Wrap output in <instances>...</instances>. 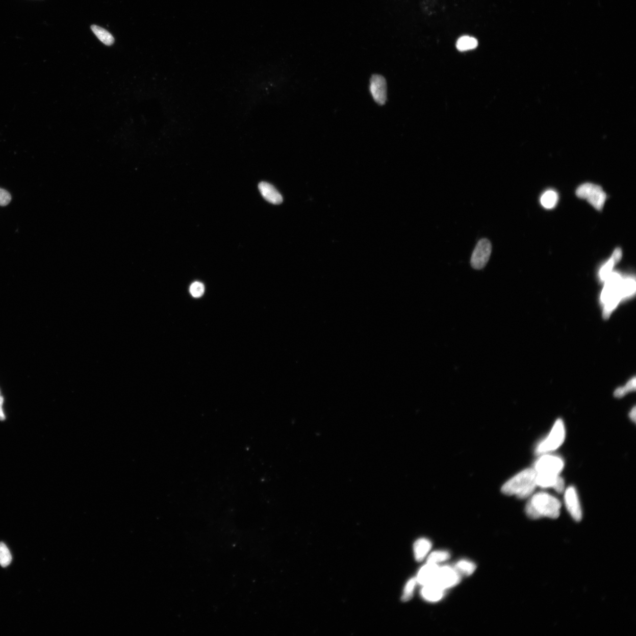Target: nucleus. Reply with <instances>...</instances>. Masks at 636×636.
<instances>
[{
	"label": "nucleus",
	"instance_id": "obj_9",
	"mask_svg": "<svg viewBox=\"0 0 636 636\" xmlns=\"http://www.w3.org/2000/svg\"><path fill=\"white\" fill-rule=\"evenodd\" d=\"M565 501L567 510L571 517L576 521H580L582 514L579 499L576 489L570 487L566 490Z\"/></svg>",
	"mask_w": 636,
	"mask_h": 636
},
{
	"label": "nucleus",
	"instance_id": "obj_3",
	"mask_svg": "<svg viewBox=\"0 0 636 636\" xmlns=\"http://www.w3.org/2000/svg\"><path fill=\"white\" fill-rule=\"evenodd\" d=\"M623 278L619 273L612 272L605 281V284L601 295V302L604 304L603 316L606 319L610 317L612 311L622 298L620 284Z\"/></svg>",
	"mask_w": 636,
	"mask_h": 636
},
{
	"label": "nucleus",
	"instance_id": "obj_23",
	"mask_svg": "<svg viewBox=\"0 0 636 636\" xmlns=\"http://www.w3.org/2000/svg\"><path fill=\"white\" fill-rule=\"evenodd\" d=\"M11 561L12 556L8 547L5 543H0V565L3 567H6L10 565Z\"/></svg>",
	"mask_w": 636,
	"mask_h": 636
},
{
	"label": "nucleus",
	"instance_id": "obj_10",
	"mask_svg": "<svg viewBox=\"0 0 636 636\" xmlns=\"http://www.w3.org/2000/svg\"><path fill=\"white\" fill-rule=\"evenodd\" d=\"M387 89L386 81L382 75H372L370 81V91L377 104L380 105L386 104L387 98Z\"/></svg>",
	"mask_w": 636,
	"mask_h": 636
},
{
	"label": "nucleus",
	"instance_id": "obj_24",
	"mask_svg": "<svg viewBox=\"0 0 636 636\" xmlns=\"http://www.w3.org/2000/svg\"><path fill=\"white\" fill-rule=\"evenodd\" d=\"M635 378L630 380L626 386L624 387L619 388L615 392V396L616 397L620 398L625 395L628 392L635 391Z\"/></svg>",
	"mask_w": 636,
	"mask_h": 636
},
{
	"label": "nucleus",
	"instance_id": "obj_17",
	"mask_svg": "<svg viewBox=\"0 0 636 636\" xmlns=\"http://www.w3.org/2000/svg\"><path fill=\"white\" fill-rule=\"evenodd\" d=\"M456 46L460 52L471 50L478 46V41L474 37L463 36L457 41Z\"/></svg>",
	"mask_w": 636,
	"mask_h": 636
},
{
	"label": "nucleus",
	"instance_id": "obj_6",
	"mask_svg": "<svg viewBox=\"0 0 636 636\" xmlns=\"http://www.w3.org/2000/svg\"><path fill=\"white\" fill-rule=\"evenodd\" d=\"M564 465V462L559 457L546 454L536 463L534 469L538 475H558Z\"/></svg>",
	"mask_w": 636,
	"mask_h": 636
},
{
	"label": "nucleus",
	"instance_id": "obj_27",
	"mask_svg": "<svg viewBox=\"0 0 636 636\" xmlns=\"http://www.w3.org/2000/svg\"><path fill=\"white\" fill-rule=\"evenodd\" d=\"M3 401V398L0 396V420H4L5 419V415H4L2 409Z\"/></svg>",
	"mask_w": 636,
	"mask_h": 636
},
{
	"label": "nucleus",
	"instance_id": "obj_7",
	"mask_svg": "<svg viewBox=\"0 0 636 636\" xmlns=\"http://www.w3.org/2000/svg\"><path fill=\"white\" fill-rule=\"evenodd\" d=\"M492 246L489 239L479 240L472 254L471 265L475 269H483L488 263L491 256Z\"/></svg>",
	"mask_w": 636,
	"mask_h": 636
},
{
	"label": "nucleus",
	"instance_id": "obj_5",
	"mask_svg": "<svg viewBox=\"0 0 636 636\" xmlns=\"http://www.w3.org/2000/svg\"><path fill=\"white\" fill-rule=\"evenodd\" d=\"M576 195L581 199L587 200L598 211L603 209L606 194L600 186L592 184L582 185L576 190Z\"/></svg>",
	"mask_w": 636,
	"mask_h": 636
},
{
	"label": "nucleus",
	"instance_id": "obj_2",
	"mask_svg": "<svg viewBox=\"0 0 636 636\" xmlns=\"http://www.w3.org/2000/svg\"><path fill=\"white\" fill-rule=\"evenodd\" d=\"M536 487V472L534 468H527L506 482L501 491L507 496L525 499L531 496Z\"/></svg>",
	"mask_w": 636,
	"mask_h": 636
},
{
	"label": "nucleus",
	"instance_id": "obj_18",
	"mask_svg": "<svg viewBox=\"0 0 636 636\" xmlns=\"http://www.w3.org/2000/svg\"><path fill=\"white\" fill-rule=\"evenodd\" d=\"M91 28L95 35L97 36L103 43L106 45H111L114 43V37L107 30L100 28V27L95 25L91 26Z\"/></svg>",
	"mask_w": 636,
	"mask_h": 636
},
{
	"label": "nucleus",
	"instance_id": "obj_1",
	"mask_svg": "<svg viewBox=\"0 0 636 636\" xmlns=\"http://www.w3.org/2000/svg\"><path fill=\"white\" fill-rule=\"evenodd\" d=\"M562 504L557 498L547 493L541 492L532 496L525 506V513L531 519L547 517L557 519L561 514Z\"/></svg>",
	"mask_w": 636,
	"mask_h": 636
},
{
	"label": "nucleus",
	"instance_id": "obj_20",
	"mask_svg": "<svg viewBox=\"0 0 636 636\" xmlns=\"http://www.w3.org/2000/svg\"><path fill=\"white\" fill-rule=\"evenodd\" d=\"M450 557L451 555L447 551H435L429 554L426 563L438 565V564L446 562Z\"/></svg>",
	"mask_w": 636,
	"mask_h": 636
},
{
	"label": "nucleus",
	"instance_id": "obj_28",
	"mask_svg": "<svg viewBox=\"0 0 636 636\" xmlns=\"http://www.w3.org/2000/svg\"><path fill=\"white\" fill-rule=\"evenodd\" d=\"M629 417L631 421H633L634 422H635V420H636L635 406H634L633 409H632L631 411H630V413L629 414Z\"/></svg>",
	"mask_w": 636,
	"mask_h": 636
},
{
	"label": "nucleus",
	"instance_id": "obj_14",
	"mask_svg": "<svg viewBox=\"0 0 636 636\" xmlns=\"http://www.w3.org/2000/svg\"><path fill=\"white\" fill-rule=\"evenodd\" d=\"M432 548L431 541L425 538L419 539L414 544L415 558L417 562H422L427 556Z\"/></svg>",
	"mask_w": 636,
	"mask_h": 636
},
{
	"label": "nucleus",
	"instance_id": "obj_16",
	"mask_svg": "<svg viewBox=\"0 0 636 636\" xmlns=\"http://www.w3.org/2000/svg\"><path fill=\"white\" fill-rule=\"evenodd\" d=\"M455 570L462 576H469L474 573L476 565L474 563L467 559H461L455 564Z\"/></svg>",
	"mask_w": 636,
	"mask_h": 636
},
{
	"label": "nucleus",
	"instance_id": "obj_25",
	"mask_svg": "<svg viewBox=\"0 0 636 636\" xmlns=\"http://www.w3.org/2000/svg\"><path fill=\"white\" fill-rule=\"evenodd\" d=\"M205 292V287L203 284L196 282L193 283L190 287V294L195 298H199L202 296Z\"/></svg>",
	"mask_w": 636,
	"mask_h": 636
},
{
	"label": "nucleus",
	"instance_id": "obj_26",
	"mask_svg": "<svg viewBox=\"0 0 636 636\" xmlns=\"http://www.w3.org/2000/svg\"><path fill=\"white\" fill-rule=\"evenodd\" d=\"M11 200L10 194L7 190L0 189V206L5 207L10 203Z\"/></svg>",
	"mask_w": 636,
	"mask_h": 636
},
{
	"label": "nucleus",
	"instance_id": "obj_22",
	"mask_svg": "<svg viewBox=\"0 0 636 636\" xmlns=\"http://www.w3.org/2000/svg\"><path fill=\"white\" fill-rule=\"evenodd\" d=\"M417 584L416 578H411L406 582L402 596V600L403 601L406 602V601H409L412 599Z\"/></svg>",
	"mask_w": 636,
	"mask_h": 636
},
{
	"label": "nucleus",
	"instance_id": "obj_11",
	"mask_svg": "<svg viewBox=\"0 0 636 636\" xmlns=\"http://www.w3.org/2000/svg\"><path fill=\"white\" fill-rule=\"evenodd\" d=\"M439 566L434 564L426 563V565L419 570L416 577L418 584L424 586L435 582Z\"/></svg>",
	"mask_w": 636,
	"mask_h": 636
},
{
	"label": "nucleus",
	"instance_id": "obj_8",
	"mask_svg": "<svg viewBox=\"0 0 636 636\" xmlns=\"http://www.w3.org/2000/svg\"><path fill=\"white\" fill-rule=\"evenodd\" d=\"M461 575L454 567L446 566L439 567L434 583L439 585L445 590L455 587L461 581Z\"/></svg>",
	"mask_w": 636,
	"mask_h": 636
},
{
	"label": "nucleus",
	"instance_id": "obj_13",
	"mask_svg": "<svg viewBox=\"0 0 636 636\" xmlns=\"http://www.w3.org/2000/svg\"><path fill=\"white\" fill-rule=\"evenodd\" d=\"M258 187L262 196L268 202L273 205H279L283 202V196L272 185L262 182L259 184Z\"/></svg>",
	"mask_w": 636,
	"mask_h": 636
},
{
	"label": "nucleus",
	"instance_id": "obj_21",
	"mask_svg": "<svg viewBox=\"0 0 636 636\" xmlns=\"http://www.w3.org/2000/svg\"><path fill=\"white\" fill-rule=\"evenodd\" d=\"M558 197L557 193L553 191V190H548L543 194L542 198H541V203L543 207L547 209H552L555 207L557 203Z\"/></svg>",
	"mask_w": 636,
	"mask_h": 636
},
{
	"label": "nucleus",
	"instance_id": "obj_4",
	"mask_svg": "<svg viewBox=\"0 0 636 636\" xmlns=\"http://www.w3.org/2000/svg\"><path fill=\"white\" fill-rule=\"evenodd\" d=\"M565 425L561 419H558L555 422L549 435L537 447L536 454H544L555 451L561 446L565 440Z\"/></svg>",
	"mask_w": 636,
	"mask_h": 636
},
{
	"label": "nucleus",
	"instance_id": "obj_12",
	"mask_svg": "<svg viewBox=\"0 0 636 636\" xmlns=\"http://www.w3.org/2000/svg\"><path fill=\"white\" fill-rule=\"evenodd\" d=\"M445 590L436 583L422 586L421 596L422 599L428 602L436 603L444 597Z\"/></svg>",
	"mask_w": 636,
	"mask_h": 636
},
{
	"label": "nucleus",
	"instance_id": "obj_15",
	"mask_svg": "<svg viewBox=\"0 0 636 636\" xmlns=\"http://www.w3.org/2000/svg\"><path fill=\"white\" fill-rule=\"evenodd\" d=\"M622 257V250L620 248L616 249L610 260L605 263L600 270L599 275L601 281H605L606 280L608 276L612 273V270L615 265L621 260Z\"/></svg>",
	"mask_w": 636,
	"mask_h": 636
},
{
	"label": "nucleus",
	"instance_id": "obj_19",
	"mask_svg": "<svg viewBox=\"0 0 636 636\" xmlns=\"http://www.w3.org/2000/svg\"><path fill=\"white\" fill-rule=\"evenodd\" d=\"M620 291L622 298H625L634 294L635 291V282L633 278L622 279L620 284Z\"/></svg>",
	"mask_w": 636,
	"mask_h": 636
}]
</instances>
